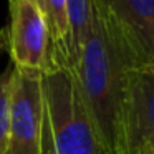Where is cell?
I'll return each instance as SVG.
<instances>
[{
	"label": "cell",
	"mask_w": 154,
	"mask_h": 154,
	"mask_svg": "<svg viewBox=\"0 0 154 154\" xmlns=\"http://www.w3.org/2000/svg\"><path fill=\"white\" fill-rule=\"evenodd\" d=\"M90 28L71 75L109 154H121V124L131 55L100 0H90Z\"/></svg>",
	"instance_id": "6da1fadb"
},
{
	"label": "cell",
	"mask_w": 154,
	"mask_h": 154,
	"mask_svg": "<svg viewBox=\"0 0 154 154\" xmlns=\"http://www.w3.org/2000/svg\"><path fill=\"white\" fill-rule=\"evenodd\" d=\"M43 94L55 154H109L70 71L61 68L43 71Z\"/></svg>",
	"instance_id": "7a4b0ae2"
},
{
	"label": "cell",
	"mask_w": 154,
	"mask_h": 154,
	"mask_svg": "<svg viewBox=\"0 0 154 154\" xmlns=\"http://www.w3.org/2000/svg\"><path fill=\"white\" fill-rule=\"evenodd\" d=\"M43 71L10 65V108L5 154H42Z\"/></svg>",
	"instance_id": "3957f363"
},
{
	"label": "cell",
	"mask_w": 154,
	"mask_h": 154,
	"mask_svg": "<svg viewBox=\"0 0 154 154\" xmlns=\"http://www.w3.org/2000/svg\"><path fill=\"white\" fill-rule=\"evenodd\" d=\"M121 154H154V68L128 71Z\"/></svg>",
	"instance_id": "277c9868"
},
{
	"label": "cell",
	"mask_w": 154,
	"mask_h": 154,
	"mask_svg": "<svg viewBox=\"0 0 154 154\" xmlns=\"http://www.w3.org/2000/svg\"><path fill=\"white\" fill-rule=\"evenodd\" d=\"M8 53L14 66L47 71L50 65V33L37 0H8Z\"/></svg>",
	"instance_id": "5b68a950"
},
{
	"label": "cell",
	"mask_w": 154,
	"mask_h": 154,
	"mask_svg": "<svg viewBox=\"0 0 154 154\" xmlns=\"http://www.w3.org/2000/svg\"><path fill=\"white\" fill-rule=\"evenodd\" d=\"M134 68H154V0H100Z\"/></svg>",
	"instance_id": "8992f818"
},
{
	"label": "cell",
	"mask_w": 154,
	"mask_h": 154,
	"mask_svg": "<svg viewBox=\"0 0 154 154\" xmlns=\"http://www.w3.org/2000/svg\"><path fill=\"white\" fill-rule=\"evenodd\" d=\"M50 33V65L70 71V27L66 17V0H37Z\"/></svg>",
	"instance_id": "52a82bcc"
},
{
	"label": "cell",
	"mask_w": 154,
	"mask_h": 154,
	"mask_svg": "<svg viewBox=\"0 0 154 154\" xmlns=\"http://www.w3.org/2000/svg\"><path fill=\"white\" fill-rule=\"evenodd\" d=\"M90 0H66V17L70 27V73L75 70L90 28Z\"/></svg>",
	"instance_id": "ba28073f"
},
{
	"label": "cell",
	"mask_w": 154,
	"mask_h": 154,
	"mask_svg": "<svg viewBox=\"0 0 154 154\" xmlns=\"http://www.w3.org/2000/svg\"><path fill=\"white\" fill-rule=\"evenodd\" d=\"M8 108H10V68L0 73V154H5L7 147Z\"/></svg>",
	"instance_id": "9c48e42d"
},
{
	"label": "cell",
	"mask_w": 154,
	"mask_h": 154,
	"mask_svg": "<svg viewBox=\"0 0 154 154\" xmlns=\"http://www.w3.org/2000/svg\"><path fill=\"white\" fill-rule=\"evenodd\" d=\"M42 154H55V146L51 139V131L48 124V116L45 109V119H43V131H42Z\"/></svg>",
	"instance_id": "30bf717a"
},
{
	"label": "cell",
	"mask_w": 154,
	"mask_h": 154,
	"mask_svg": "<svg viewBox=\"0 0 154 154\" xmlns=\"http://www.w3.org/2000/svg\"><path fill=\"white\" fill-rule=\"evenodd\" d=\"M4 51H8V30L7 27L0 28V55Z\"/></svg>",
	"instance_id": "8fae6325"
}]
</instances>
